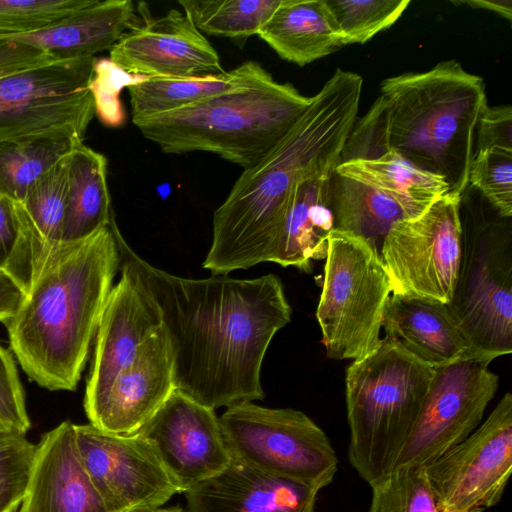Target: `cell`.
I'll use <instances>...</instances> for the list:
<instances>
[{"instance_id": "cell-1", "label": "cell", "mask_w": 512, "mask_h": 512, "mask_svg": "<svg viewBox=\"0 0 512 512\" xmlns=\"http://www.w3.org/2000/svg\"><path fill=\"white\" fill-rule=\"evenodd\" d=\"M121 266L157 304L172 352L174 381L212 408L262 400L261 368L292 309L274 274L253 279L179 277L137 255L116 228Z\"/></svg>"}, {"instance_id": "cell-2", "label": "cell", "mask_w": 512, "mask_h": 512, "mask_svg": "<svg viewBox=\"0 0 512 512\" xmlns=\"http://www.w3.org/2000/svg\"><path fill=\"white\" fill-rule=\"evenodd\" d=\"M362 85L360 75L337 69L286 136L244 169L213 214L205 269L227 275L275 261L294 188L305 177L330 175L340 164Z\"/></svg>"}, {"instance_id": "cell-3", "label": "cell", "mask_w": 512, "mask_h": 512, "mask_svg": "<svg viewBox=\"0 0 512 512\" xmlns=\"http://www.w3.org/2000/svg\"><path fill=\"white\" fill-rule=\"evenodd\" d=\"M112 219L92 236L56 247L5 324L10 347L27 376L48 390H75L121 255Z\"/></svg>"}, {"instance_id": "cell-4", "label": "cell", "mask_w": 512, "mask_h": 512, "mask_svg": "<svg viewBox=\"0 0 512 512\" xmlns=\"http://www.w3.org/2000/svg\"><path fill=\"white\" fill-rule=\"evenodd\" d=\"M387 104L391 151L445 179L449 193L468 186L475 132L487 105L485 84L455 60L405 72L380 85Z\"/></svg>"}, {"instance_id": "cell-5", "label": "cell", "mask_w": 512, "mask_h": 512, "mask_svg": "<svg viewBox=\"0 0 512 512\" xmlns=\"http://www.w3.org/2000/svg\"><path fill=\"white\" fill-rule=\"evenodd\" d=\"M311 101L269 73L246 88L132 122L164 153L209 152L247 169L286 136Z\"/></svg>"}, {"instance_id": "cell-6", "label": "cell", "mask_w": 512, "mask_h": 512, "mask_svg": "<svg viewBox=\"0 0 512 512\" xmlns=\"http://www.w3.org/2000/svg\"><path fill=\"white\" fill-rule=\"evenodd\" d=\"M433 371L387 337L347 368L348 459L370 486L392 472L418 418Z\"/></svg>"}, {"instance_id": "cell-7", "label": "cell", "mask_w": 512, "mask_h": 512, "mask_svg": "<svg viewBox=\"0 0 512 512\" xmlns=\"http://www.w3.org/2000/svg\"><path fill=\"white\" fill-rule=\"evenodd\" d=\"M392 285L378 247L369 239L333 230L328 238L316 310L326 356L360 359L381 343Z\"/></svg>"}, {"instance_id": "cell-8", "label": "cell", "mask_w": 512, "mask_h": 512, "mask_svg": "<svg viewBox=\"0 0 512 512\" xmlns=\"http://www.w3.org/2000/svg\"><path fill=\"white\" fill-rule=\"evenodd\" d=\"M232 460L320 491L334 479L338 458L325 432L305 413L242 402L219 417Z\"/></svg>"}, {"instance_id": "cell-9", "label": "cell", "mask_w": 512, "mask_h": 512, "mask_svg": "<svg viewBox=\"0 0 512 512\" xmlns=\"http://www.w3.org/2000/svg\"><path fill=\"white\" fill-rule=\"evenodd\" d=\"M510 218L461 221L462 257L447 304L469 342L496 359L512 352V233Z\"/></svg>"}, {"instance_id": "cell-10", "label": "cell", "mask_w": 512, "mask_h": 512, "mask_svg": "<svg viewBox=\"0 0 512 512\" xmlns=\"http://www.w3.org/2000/svg\"><path fill=\"white\" fill-rule=\"evenodd\" d=\"M460 195L446 193L424 213L395 223L380 246L392 295L448 304L462 257Z\"/></svg>"}, {"instance_id": "cell-11", "label": "cell", "mask_w": 512, "mask_h": 512, "mask_svg": "<svg viewBox=\"0 0 512 512\" xmlns=\"http://www.w3.org/2000/svg\"><path fill=\"white\" fill-rule=\"evenodd\" d=\"M95 56L56 60L0 78V141L70 128L86 134Z\"/></svg>"}, {"instance_id": "cell-12", "label": "cell", "mask_w": 512, "mask_h": 512, "mask_svg": "<svg viewBox=\"0 0 512 512\" xmlns=\"http://www.w3.org/2000/svg\"><path fill=\"white\" fill-rule=\"evenodd\" d=\"M490 362L467 359L434 368L418 418L392 471L427 467L482 423L499 385V377L488 368Z\"/></svg>"}, {"instance_id": "cell-13", "label": "cell", "mask_w": 512, "mask_h": 512, "mask_svg": "<svg viewBox=\"0 0 512 512\" xmlns=\"http://www.w3.org/2000/svg\"><path fill=\"white\" fill-rule=\"evenodd\" d=\"M512 472V395L507 392L465 440L426 467L440 512H485Z\"/></svg>"}, {"instance_id": "cell-14", "label": "cell", "mask_w": 512, "mask_h": 512, "mask_svg": "<svg viewBox=\"0 0 512 512\" xmlns=\"http://www.w3.org/2000/svg\"><path fill=\"white\" fill-rule=\"evenodd\" d=\"M84 469L108 512H155L180 493L141 433L121 436L74 424Z\"/></svg>"}, {"instance_id": "cell-15", "label": "cell", "mask_w": 512, "mask_h": 512, "mask_svg": "<svg viewBox=\"0 0 512 512\" xmlns=\"http://www.w3.org/2000/svg\"><path fill=\"white\" fill-rule=\"evenodd\" d=\"M184 493L231 462L219 417L178 389L139 432Z\"/></svg>"}, {"instance_id": "cell-16", "label": "cell", "mask_w": 512, "mask_h": 512, "mask_svg": "<svg viewBox=\"0 0 512 512\" xmlns=\"http://www.w3.org/2000/svg\"><path fill=\"white\" fill-rule=\"evenodd\" d=\"M109 60L138 77H204L225 71L214 47L176 9L160 17H144L114 44Z\"/></svg>"}, {"instance_id": "cell-17", "label": "cell", "mask_w": 512, "mask_h": 512, "mask_svg": "<svg viewBox=\"0 0 512 512\" xmlns=\"http://www.w3.org/2000/svg\"><path fill=\"white\" fill-rule=\"evenodd\" d=\"M107 298L95 336L84 409L108 391L117 374L135 357L142 343L162 327L161 313L142 284L123 266Z\"/></svg>"}, {"instance_id": "cell-18", "label": "cell", "mask_w": 512, "mask_h": 512, "mask_svg": "<svg viewBox=\"0 0 512 512\" xmlns=\"http://www.w3.org/2000/svg\"><path fill=\"white\" fill-rule=\"evenodd\" d=\"M175 387L170 345L163 326L147 338L105 395L85 411L90 424L115 435L139 433Z\"/></svg>"}, {"instance_id": "cell-19", "label": "cell", "mask_w": 512, "mask_h": 512, "mask_svg": "<svg viewBox=\"0 0 512 512\" xmlns=\"http://www.w3.org/2000/svg\"><path fill=\"white\" fill-rule=\"evenodd\" d=\"M17 512H108L80 459L69 420L36 445L26 492Z\"/></svg>"}, {"instance_id": "cell-20", "label": "cell", "mask_w": 512, "mask_h": 512, "mask_svg": "<svg viewBox=\"0 0 512 512\" xmlns=\"http://www.w3.org/2000/svg\"><path fill=\"white\" fill-rule=\"evenodd\" d=\"M317 491L231 460L184 492L187 512H316Z\"/></svg>"}, {"instance_id": "cell-21", "label": "cell", "mask_w": 512, "mask_h": 512, "mask_svg": "<svg viewBox=\"0 0 512 512\" xmlns=\"http://www.w3.org/2000/svg\"><path fill=\"white\" fill-rule=\"evenodd\" d=\"M387 338L431 368L467 359H488L466 338L447 304L392 295L382 318Z\"/></svg>"}, {"instance_id": "cell-22", "label": "cell", "mask_w": 512, "mask_h": 512, "mask_svg": "<svg viewBox=\"0 0 512 512\" xmlns=\"http://www.w3.org/2000/svg\"><path fill=\"white\" fill-rule=\"evenodd\" d=\"M139 21L130 0H92L41 30L0 36L34 46L56 60H66L91 57L111 49Z\"/></svg>"}, {"instance_id": "cell-23", "label": "cell", "mask_w": 512, "mask_h": 512, "mask_svg": "<svg viewBox=\"0 0 512 512\" xmlns=\"http://www.w3.org/2000/svg\"><path fill=\"white\" fill-rule=\"evenodd\" d=\"M258 36L280 58L305 66L343 46L324 0H281Z\"/></svg>"}, {"instance_id": "cell-24", "label": "cell", "mask_w": 512, "mask_h": 512, "mask_svg": "<svg viewBox=\"0 0 512 512\" xmlns=\"http://www.w3.org/2000/svg\"><path fill=\"white\" fill-rule=\"evenodd\" d=\"M330 175H311L295 186L274 263L308 272L312 261L326 258L334 230L328 204Z\"/></svg>"}, {"instance_id": "cell-25", "label": "cell", "mask_w": 512, "mask_h": 512, "mask_svg": "<svg viewBox=\"0 0 512 512\" xmlns=\"http://www.w3.org/2000/svg\"><path fill=\"white\" fill-rule=\"evenodd\" d=\"M269 72L246 61L218 75L204 77H141L127 86L132 120L181 109L225 92L248 87Z\"/></svg>"}, {"instance_id": "cell-26", "label": "cell", "mask_w": 512, "mask_h": 512, "mask_svg": "<svg viewBox=\"0 0 512 512\" xmlns=\"http://www.w3.org/2000/svg\"><path fill=\"white\" fill-rule=\"evenodd\" d=\"M107 165L102 153L84 143L69 156L62 244L84 240L108 226L114 218Z\"/></svg>"}, {"instance_id": "cell-27", "label": "cell", "mask_w": 512, "mask_h": 512, "mask_svg": "<svg viewBox=\"0 0 512 512\" xmlns=\"http://www.w3.org/2000/svg\"><path fill=\"white\" fill-rule=\"evenodd\" d=\"M335 171L395 202L406 219L421 215L449 192L444 178L419 169L395 151L373 160L341 162Z\"/></svg>"}, {"instance_id": "cell-28", "label": "cell", "mask_w": 512, "mask_h": 512, "mask_svg": "<svg viewBox=\"0 0 512 512\" xmlns=\"http://www.w3.org/2000/svg\"><path fill=\"white\" fill-rule=\"evenodd\" d=\"M84 136L61 128L0 141V193L21 203L30 186L84 143Z\"/></svg>"}, {"instance_id": "cell-29", "label": "cell", "mask_w": 512, "mask_h": 512, "mask_svg": "<svg viewBox=\"0 0 512 512\" xmlns=\"http://www.w3.org/2000/svg\"><path fill=\"white\" fill-rule=\"evenodd\" d=\"M328 204L334 230L362 236L377 247L395 223L406 219L395 202L336 171L328 179Z\"/></svg>"}, {"instance_id": "cell-30", "label": "cell", "mask_w": 512, "mask_h": 512, "mask_svg": "<svg viewBox=\"0 0 512 512\" xmlns=\"http://www.w3.org/2000/svg\"><path fill=\"white\" fill-rule=\"evenodd\" d=\"M69 156L38 178L19 203L32 235L35 272L47 255L62 244Z\"/></svg>"}, {"instance_id": "cell-31", "label": "cell", "mask_w": 512, "mask_h": 512, "mask_svg": "<svg viewBox=\"0 0 512 512\" xmlns=\"http://www.w3.org/2000/svg\"><path fill=\"white\" fill-rule=\"evenodd\" d=\"M281 0H180L179 5L203 34L246 39L259 33Z\"/></svg>"}, {"instance_id": "cell-32", "label": "cell", "mask_w": 512, "mask_h": 512, "mask_svg": "<svg viewBox=\"0 0 512 512\" xmlns=\"http://www.w3.org/2000/svg\"><path fill=\"white\" fill-rule=\"evenodd\" d=\"M338 28L342 45L363 44L391 27L409 0H324Z\"/></svg>"}, {"instance_id": "cell-33", "label": "cell", "mask_w": 512, "mask_h": 512, "mask_svg": "<svg viewBox=\"0 0 512 512\" xmlns=\"http://www.w3.org/2000/svg\"><path fill=\"white\" fill-rule=\"evenodd\" d=\"M367 512H440L428 482L426 467H403L370 486Z\"/></svg>"}, {"instance_id": "cell-34", "label": "cell", "mask_w": 512, "mask_h": 512, "mask_svg": "<svg viewBox=\"0 0 512 512\" xmlns=\"http://www.w3.org/2000/svg\"><path fill=\"white\" fill-rule=\"evenodd\" d=\"M0 272L25 293L35 273L32 235L19 203L0 193Z\"/></svg>"}, {"instance_id": "cell-35", "label": "cell", "mask_w": 512, "mask_h": 512, "mask_svg": "<svg viewBox=\"0 0 512 512\" xmlns=\"http://www.w3.org/2000/svg\"><path fill=\"white\" fill-rule=\"evenodd\" d=\"M468 184L504 218L512 216V149L492 147L474 153Z\"/></svg>"}, {"instance_id": "cell-36", "label": "cell", "mask_w": 512, "mask_h": 512, "mask_svg": "<svg viewBox=\"0 0 512 512\" xmlns=\"http://www.w3.org/2000/svg\"><path fill=\"white\" fill-rule=\"evenodd\" d=\"M36 445L25 434L0 429V512H16L26 492Z\"/></svg>"}, {"instance_id": "cell-37", "label": "cell", "mask_w": 512, "mask_h": 512, "mask_svg": "<svg viewBox=\"0 0 512 512\" xmlns=\"http://www.w3.org/2000/svg\"><path fill=\"white\" fill-rule=\"evenodd\" d=\"M92 0H0V35L33 33L50 26Z\"/></svg>"}, {"instance_id": "cell-38", "label": "cell", "mask_w": 512, "mask_h": 512, "mask_svg": "<svg viewBox=\"0 0 512 512\" xmlns=\"http://www.w3.org/2000/svg\"><path fill=\"white\" fill-rule=\"evenodd\" d=\"M390 151L387 104L380 95L367 113L354 122L341 152V162L373 160Z\"/></svg>"}, {"instance_id": "cell-39", "label": "cell", "mask_w": 512, "mask_h": 512, "mask_svg": "<svg viewBox=\"0 0 512 512\" xmlns=\"http://www.w3.org/2000/svg\"><path fill=\"white\" fill-rule=\"evenodd\" d=\"M139 78L125 73L110 60L96 59L89 90L94 99L95 114L105 125L114 127L123 122L119 91L121 87H127Z\"/></svg>"}, {"instance_id": "cell-40", "label": "cell", "mask_w": 512, "mask_h": 512, "mask_svg": "<svg viewBox=\"0 0 512 512\" xmlns=\"http://www.w3.org/2000/svg\"><path fill=\"white\" fill-rule=\"evenodd\" d=\"M0 419L8 430L25 434L31 427L25 394L14 358L0 344Z\"/></svg>"}, {"instance_id": "cell-41", "label": "cell", "mask_w": 512, "mask_h": 512, "mask_svg": "<svg viewBox=\"0 0 512 512\" xmlns=\"http://www.w3.org/2000/svg\"><path fill=\"white\" fill-rule=\"evenodd\" d=\"M475 138L474 153L496 146L512 149V107L486 105L478 119Z\"/></svg>"}, {"instance_id": "cell-42", "label": "cell", "mask_w": 512, "mask_h": 512, "mask_svg": "<svg viewBox=\"0 0 512 512\" xmlns=\"http://www.w3.org/2000/svg\"><path fill=\"white\" fill-rule=\"evenodd\" d=\"M56 61L44 51L0 36V78Z\"/></svg>"}, {"instance_id": "cell-43", "label": "cell", "mask_w": 512, "mask_h": 512, "mask_svg": "<svg viewBox=\"0 0 512 512\" xmlns=\"http://www.w3.org/2000/svg\"><path fill=\"white\" fill-rule=\"evenodd\" d=\"M24 290L9 275L0 272V321L6 323L20 308Z\"/></svg>"}, {"instance_id": "cell-44", "label": "cell", "mask_w": 512, "mask_h": 512, "mask_svg": "<svg viewBox=\"0 0 512 512\" xmlns=\"http://www.w3.org/2000/svg\"><path fill=\"white\" fill-rule=\"evenodd\" d=\"M455 5H468L472 8H481L499 14L501 17L512 20V1L511 0H468L454 1Z\"/></svg>"}, {"instance_id": "cell-45", "label": "cell", "mask_w": 512, "mask_h": 512, "mask_svg": "<svg viewBox=\"0 0 512 512\" xmlns=\"http://www.w3.org/2000/svg\"><path fill=\"white\" fill-rule=\"evenodd\" d=\"M155 512H185V510L179 506L172 507H161L157 509Z\"/></svg>"}, {"instance_id": "cell-46", "label": "cell", "mask_w": 512, "mask_h": 512, "mask_svg": "<svg viewBox=\"0 0 512 512\" xmlns=\"http://www.w3.org/2000/svg\"><path fill=\"white\" fill-rule=\"evenodd\" d=\"M0 429H6V430H8V429L5 427V425L3 424V422L1 421V419H0ZM10 431H11V430H10Z\"/></svg>"}]
</instances>
